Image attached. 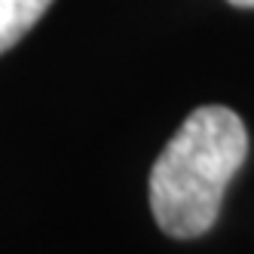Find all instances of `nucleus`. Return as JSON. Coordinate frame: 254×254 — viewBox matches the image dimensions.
<instances>
[{
  "label": "nucleus",
  "instance_id": "f257e3e1",
  "mask_svg": "<svg viewBox=\"0 0 254 254\" xmlns=\"http://www.w3.org/2000/svg\"><path fill=\"white\" fill-rule=\"evenodd\" d=\"M248 156L239 114L205 104L178 126L150 172V211L162 233L196 239L214 227L227 184Z\"/></svg>",
  "mask_w": 254,
  "mask_h": 254
},
{
  "label": "nucleus",
  "instance_id": "7ed1b4c3",
  "mask_svg": "<svg viewBox=\"0 0 254 254\" xmlns=\"http://www.w3.org/2000/svg\"><path fill=\"white\" fill-rule=\"evenodd\" d=\"M233 6H254V0H230Z\"/></svg>",
  "mask_w": 254,
  "mask_h": 254
},
{
  "label": "nucleus",
  "instance_id": "f03ea898",
  "mask_svg": "<svg viewBox=\"0 0 254 254\" xmlns=\"http://www.w3.org/2000/svg\"><path fill=\"white\" fill-rule=\"evenodd\" d=\"M52 0H0V52L12 49L43 19Z\"/></svg>",
  "mask_w": 254,
  "mask_h": 254
}]
</instances>
